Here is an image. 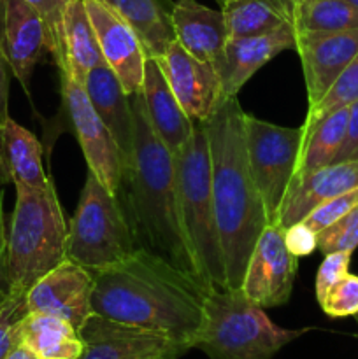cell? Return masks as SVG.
<instances>
[{
  "mask_svg": "<svg viewBox=\"0 0 358 359\" xmlns=\"http://www.w3.org/2000/svg\"><path fill=\"white\" fill-rule=\"evenodd\" d=\"M350 107H340L319 119L302 140V151L298 156L295 175L307 174L316 168L333 163L340 146L344 142Z\"/></svg>",
  "mask_w": 358,
  "mask_h": 359,
  "instance_id": "4316f807",
  "label": "cell"
},
{
  "mask_svg": "<svg viewBox=\"0 0 358 359\" xmlns=\"http://www.w3.org/2000/svg\"><path fill=\"white\" fill-rule=\"evenodd\" d=\"M354 319H357V325H358V314H357V316H354Z\"/></svg>",
  "mask_w": 358,
  "mask_h": 359,
  "instance_id": "f6af8a7d",
  "label": "cell"
},
{
  "mask_svg": "<svg viewBox=\"0 0 358 359\" xmlns=\"http://www.w3.org/2000/svg\"><path fill=\"white\" fill-rule=\"evenodd\" d=\"M179 209L200 273L211 290H227L223 251L211 181V153L204 123H195L188 142L174 154Z\"/></svg>",
  "mask_w": 358,
  "mask_h": 359,
  "instance_id": "8992f818",
  "label": "cell"
},
{
  "mask_svg": "<svg viewBox=\"0 0 358 359\" xmlns=\"http://www.w3.org/2000/svg\"><path fill=\"white\" fill-rule=\"evenodd\" d=\"M286 49H297V30L290 23L256 37L228 39L223 58L216 67L223 97H237L256 70Z\"/></svg>",
  "mask_w": 358,
  "mask_h": 359,
  "instance_id": "e0dca14e",
  "label": "cell"
},
{
  "mask_svg": "<svg viewBox=\"0 0 358 359\" xmlns=\"http://www.w3.org/2000/svg\"><path fill=\"white\" fill-rule=\"evenodd\" d=\"M154 60L188 118L193 123L206 121L223 98L216 69L190 55L178 41L168 44L161 58Z\"/></svg>",
  "mask_w": 358,
  "mask_h": 359,
  "instance_id": "5bb4252c",
  "label": "cell"
},
{
  "mask_svg": "<svg viewBox=\"0 0 358 359\" xmlns=\"http://www.w3.org/2000/svg\"><path fill=\"white\" fill-rule=\"evenodd\" d=\"M314 2V0H283L284 7H286L288 11V16H290L291 13H295L297 9H300V7L307 6V4Z\"/></svg>",
  "mask_w": 358,
  "mask_h": 359,
  "instance_id": "60d3db41",
  "label": "cell"
},
{
  "mask_svg": "<svg viewBox=\"0 0 358 359\" xmlns=\"http://www.w3.org/2000/svg\"><path fill=\"white\" fill-rule=\"evenodd\" d=\"M62 114L67 126L76 135L81 151L86 158L88 170L114 195L121 177L123 158L114 137L95 112L84 86L70 77L60 76Z\"/></svg>",
  "mask_w": 358,
  "mask_h": 359,
  "instance_id": "9c48e42d",
  "label": "cell"
},
{
  "mask_svg": "<svg viewBox=\"0 0 358 359\" xmlns=\"http://www.w3.org/2000/svg\"><path fill=\"white\" fill-rule=\"evenodd\" d=\"M221 13L228 39L256 37L290 23L283 0H228Z\"/></svg>",
  "mask_w": 358,
  "mask_h": 359,
  "instance_id": "484cf974",
  "label": "cell"
},
{
  "mask_svg": "<svg viewBox=\"0 0 358 359\" xmlns=\"http://www.w3.org/2000/svg\"><path fill=\"white\" fill-rule=\"evenodd\" d=\"M0 53L28 93L35 67L49 53V34L44 18L25 0H0Z\"/></svg>",
  "mask_w": 358,
  "mask_h": 359,
  "instance_id": "7c38bea8",
  "label": "cell"
},
{
  "mask_svg": "<svg viewBox=\"0 0 358 359\" xmlns=\"http://www.w3.org/2000/svg\"><path fill=\"white\" fill-rule=\"evenodd\" d=\"M244 139L249 168L262 196L267 224H277L288 186L297 172L304 140L302 128H284L246 114Z\"/></svg>",
  "mask_w": 358,
  "mask_h": 359,
  "instance_id": "ba28073f",
  "label": "cell"
},
{
  "mask_svg": "<svg viewBox=\"0 0 358 359\" xmlns=\"http://www.w3.org/2000/svg\"><path fill=\"white\" fill-rule=\"evenodd\" d=\"M351 255H353L351 251H333L325 255V259L316 272V300H321L333 284H337L344 276L350 273Z\"/></svg>",
  "mask_w": 358,
  "mask_h": 359,
  "instance_id": "836d02e7",
  "label": "cell"
},
{
  "mask_svg": "<svg viewBox=\"0 0 358 359\" xmlns=\"http://www.w3.org/2000/svg\"><path fill=\"white\" fill-rule=\"evenodd\" d=\"M358 100V55L351 60L350 65L343 70L336 83L332 84L325 97L314 105L307 107V116L302 123V137L312 130V126L325 118L330 112L337 111L340 107H350L353 102Z\"/></svg>",
  "mask_w": 358,
  "mask_h": 359,
  "instance_id": "f1b7e54d",
  "label": "cell"
},
{
  "mask_svg": "<svg viewBox=\"0 0 358 359\" xmlns=\"http://www.w3.org/2000/svg\"><path fill=\"white\" fill-rule=\"evenodd\" d=\"M263 311L241 287L211 290L193 349H200L209 359H270L305 333L274 325Z\"/></svg>",
  "mask_w": 358,
  "mask_h": 359,
  "instance_id": "5b68a950",
  "label": "cell"
},
{
  "mask_svg": "<svg viewBox=\"0 0 358 359\" xmlns=\"http://www.w3.org/2000/svg\"><path fill=\"white\" fill-rule=\"evenodd\" d=\"M358 188V160L330 163L302 175H293L279 210L277 224L288 228L333 196Z\"/></svg>",
  "mask_w": 358,
  "mask_h": 359,
  "instance_id": "ac0fdd59",
  "label": "cell"
},
{
  "mask_svg": "<svg viewBox=\"0 0 358 359\" xmlns=\"http://www.w3.org/2000/svg\"><path fill=\"white\" fill-rule=\"evenodd\" d=\"M297 32H340L358 28V7L346 0H314L290 14Z\"/></svg>",
  "mask_w": 358,
  "mask_h": 359,
  "instance_id": "83f0119b",
  "label": "cell"
},
{
  "mask_svg": "<svg viewBox=\"0 0 358 359\" xmlns=\"http://www.w3.org/2000/svg\"><path fill=\"white\" fill-rule=\"evenodd\" d=\"M175 41L200 62L216 69L223 58L228 41L227 25L221 11L202 6L197 0H178L172 7Z\"/></svg>",
  "mask_w": 358,
  "mask_h": 359,
  "instance_id": "d6986e66",
  "label": "cell"
},
{
  "mask_svg": "<svg viewBox=\"0 0 358 359\" xmlns=\"http://www.w3.org/2000/svg\"><path fill=\"white\" fill-rule=\"evenodd\" d=\"M84 91H86L98 118L114 137L116 144L121 151L123 163H126L133 153L132 107H130V98L123 90L118 76L105 60H100L88 74L86 81H84Z\"/></svg>",
  "mask_w": 358,
  "mask_h": 359,
  "instance_id": "44dd1931",
  "label": "cell"
},
{
  "mask_svg": "<svg viewBox=\"0 0 358 359\" xmlns=\"http://www.w3.org/2000/svg\"><path fill=\"white\" fill-rule=\"evenodd\" d=\"M7 297H9V291H0V311H2L4 304H6Z\"/></svg>",
  "mask_w": 358,
  "mask_h": 359,
  "instance_id": "b9f144b4",
  "label": "cell"
},
{
  "mask_svg": "<svg viewBox=\"0 0 358 359\" xmlns=\"http://www.w3.org/2000/svg\"><path fill=\"white\" fill-rule=\"evenodd\" d=\"M318 304L329 318H354L358 314V276H344Z\"/></svg>",
  "mask_w": 358,
  "mask_h": 359,
  "instance_id": "4dcf8cb0",
  "label": "cell"
},
{
  "mask_svg": "<svg viewBox=\"0 0 358 359\" xmlns=\"http://www.w3.org/2000/svg\"><path fill=\"white\" fill-rule=\"evenodd\" d=\"M133 119V153L123 163L114 196L135 249L151 252L202 284L179 209L174 154L158 139L147 119L142 93L128 95Z\"/></svg>",
  "mask_w": 358,
  "mask_h": 359,
  "instance_id": "6da1fadb",
  "label": "cell"
},
{
  "mask_svg": "<svg viewBox=\"0 0 358 359\" xmlns=\"http://www.w3.org/2000/svg\"><path fill=\"white\" fill-rule=\"evenodd\" d=\"M104 60L83 0H70L62 16V49L56 67L60 76L84 86L88 74Z\"/></svg>",
  "mask_w": 358,
  "mask_h": 359,
  "instance_id": "7402d4cb",
  "label": "cell"
},
{
  "mask_svg": "<svg viewBox=\"0 0 358 359\" xmlns=\"http://www.w3.org/2000/svg\"><path fill=\"white\" fill-rule=\"evenodd\" d=\"M284 244L288 251L297 258L309 256L318 249V233L309 228L304 221L284 228Z\"/></svg>",
  "mask_w": 358,
  "mask_h": 359,
  "instance_id": "d590c367",
  "label": "cell"
},
{
  "mask_svg": "<svg viewBox=\"0 0 358 359\" xmlns=\"http://www.w3.org/2000/svg\"><path fill=\"white\" fill-rule=\"evenodd\" d=\"M4 163L13 184L34 189L53 186L42 165V146L37 137L9 118L2 135Z\"/></svg>",
  "mask_w": 358,
  "mask_h": 359,
  "instance_id": "d4e9b609",
  "label": "cell"
},
{
  "mask_svg": "<svg viewBox=\"0 0 358 359\" xmlns=\"http://www.w3.org/2000/svg\"><path fill=\"white\" fill-rule=\"evenodd\" d=\"M358 248V203L337 223L318 233V249L323 255L351 251Z\"/></svg>",
  "mask_w": 358,
  "mask_h": 359,
  "instance_id": "f546056e",
  "label": "cell"
},
{
  "mask_svg": "<svg viewBox=\"0 0 358 359\" xmlns=\"http://www.w3.org/2000/svg\"><path fill=\"white\" fill-rule=\"evenodd\" d=\"M309 107L325 97L337 77L358 55V28L340 32H297Z\"/></svg>",
  "mask_w": 358,
  "mask_h": 359,
  "instance_id": "2e32d148",
  "label": "cell"
},
{
  "mask_svg": "<svg viewBox=\"0 0 358 359\" xmlns=\"http://www.w3.org/2000/svg\"><path fill=\"white\" fill-rule=\"evenodd\" d=\"M354 160H358V100L350 105L346 135H344V142L340 146L333 163H343V161Z\"/></svg>",
  "mask_w": 358,
  "mask_h": 359,
  "instance_id": "74e56055",
  "label": "cell"
},
{
  "mask_svg": "<svg viewBox=\"0 0 358 359\" xmlns=\"http://www.w3.org/2000/svg\"><path fill=\"white\" fill-rule=\"evenodd\" d=\"M16 188V203L7 226L9 293L27 294L39 279L67 259V224L55 184Z\"/></svg>",
  "mask_w": 358,
  "mask_h": 359,
  "instance_id": "277c9868",
  "label": "cell"
},
{
  "mask_svg": "<svg viewBox=\"0 0 358 359\" xmlns=\"http://www.w3.org/2000/svg\"><path fill=\"white\" fill-rule=\"evenodd\" d=\"M216 2H218V4H220V6H225V4H227V2H228V0H216Z\"/></svg>",
  "mask_w": 358,
  "mask_h": 359,
  "instance_id": "ee69618b",
  "label": "cell"
},
{
  "mask_svg": "<svg viewBox=\"0 0 358 359\" xmlns=\"http://www.w3.org/2000/svg\"><path fill=\"white\" fill-rule=\"evenodd\" d=\"M93 270L67 258L46 273L25 297L27 312H44L69 321L79 332L91 311Z\"/></svg>",
  "mask_w": 358,
  "mask_h": 359,
  "instance_id": "4fadbf2b",
  "label": "cell"
},
{
  "mask_svg": "<svg viewBox=\"0 0 358 359\" xmlns=\"http://www.w3.org/2000/svg\"><path fill=\"white\" fill-rule=\"evenodd\" d=\"M9 65L6 58L0 53V189L2 186L9 184L11 179L7 175L6 163H4V151H2V135L7 121H9V111H7V102H9Z\"/></svg>",
  "mask_w": 358,
  "mask_h": 359,
  "instance_id": "8d00e7d4",
  "label": "cell"
},
{
  "mask_svg": "<svg viewBox=\"0 0 358 359\" xmlns=\"http://www.w3.org/2000/svg\"><path fill=\"white\" fill-rule=\"evenodd\" d=\"M88 11L100 53L114 70L126 95L142 90L147 55L128 23L102 0H83Z\"/></svg>",
  "mask_w": 358,
  "mask_h": 359,
  "instance_id": "9a60e30c",
  "label": "cell"
},
{
  "mask_svg": "<svg viewBox=\"0 0 358 359\" xmlns=\"http://www.w3.org/2000/svg\"><path fill=\"white\" fill-rule=\"evenodd\" d=\"M25 2L30 4L44 18L49 34V55L56 63L62 49V16L70 0H25Z\"/></svg>",
  "mask_w": 358,
  "mask_h": 359,
  "instance_id": "e575fe53",
  "label": "cell"
},
{
  "mask_svg": "<svg viewBox=\"0 0 358 359\" xmlns=\"http://www.w3.org/2000/svg\"><path fill=\"white\" fill-rule=\"evenodd\" d=\"M357 203L358 188H353L350 189V191L340 193V195L319 203V205L316 207V209H312L302 221H304L309 228H312L316 233H319V231L326 230V228L332 226L333 223H337L340 217L346 216Z\"/></svg>",
  "mask_w": 358,
  "mask_h": 359,
  "instance_id": "1f68e13d",
  "label": "cell"
},
{
  "mask_svg": "<svg viewBox=\"0 0 358 359\" xmlns=\"http://www.w3.org/2000/svg\"><path fill=\"white\" fill-rule=\"evenodd\" d=\"M144 109L158 139L172 154L178 153L193 133L195 123L188 118L175 95L172 93L160 65L154 58L146 60L142 90Z\"/></svg>",
  "mask_w": 358,
  "mask_h": 359,
  "instance_id": "ffe728a7",
  "label": "cell"
},
{
  "mask_svg": "<svg viewBox=\"0 0 358 359\" xmlns=\"http://www.w3.org/2000/svg\"><path fill=\"white\" fill-rule=\"evenodd\" d=\"M132 27L147 58H161L175 41L172 0H102Z\"/></svg>",
  "mask_w": 358,
  "mask_h": 359,
  "instance_id": "cb8c5ba5",
  "label": "cell"
},
{
  "mask_svg": "<svg viewBox=\"0 0 358 359\" xmlns=\"http://www.w3.org/2000/svg\"><path fill=\"white\" fill-rule=\"evenodd\" d=\"M298 258L284 244V228L267 224L248 259L241 290L262 309L286 305L293 291Z\"/></svg>",
  "mask_w": 358,
  "mask_h": 359,
  "instance_id": "8fae6325",
  "label": "cell"
},
{
  "mask_svg": "<svg viewBox=\"0 0 358 359\" xmlns=\"http://www.w3.org/2000/svg\"><path fill=\"white\" fill-rule=\"evenodd\" d=\"M209 291L151 252L135 249L125 259L93 270L91 311L140 326L193 347Z\"/></svg>",
  "mask_w": 358,
  "mask_h": 359,
  "instance_id": "7a4b0ae2",
  "label": "cell"
},
{
  "mask_svg": "<svg viewBox=\"0 0 358 359\" xmlns=\"http://www.w3.org/2000/svg\"><path fill=\"white\" fill-rule=\"evenodd\" d=\"M244 118L237 97H223L204 121L227 290L241 287L253 248L267 226L262 196L246 153Z\"/></svg>",
  "mask_w": 358,
  "mask_h": 359,
  "instance_id": "3957f363",
  "label": "cell"
},
{
  "mask_svg": "<svg viewBox=\"0 0 358 359\" xmlns=\"http://www.w3.org/2000/svg\"><path fill=\"white\" fill-rule=\"evenodd\" d=\"M27 294L9 293L2 311H0V359L7 356L14 346H18V328L20 321L27 316L25 305Z\"/></svg>",
  "mask_w": 358,
  "mask_h": 359,
  "instance_id": "d6a6232c",
  "label": "cell"
},
{
  "mask_svg": "<svg viewBox=\"0 0 358 359\" xmlns=\"http://www.w3.org/2000/svg\"><path fill=\"white\" fill-rule=\"evenodd\" d=\"M346 2H350V4H351V6L358 7V0H346Z\"/></svg>",
  "mask_w": 358,
  "mask_h": 359,
  "instance_id": "7bdbcfd3",
  "label": "cell"
},
{
  "mask_svg": "<svg viewBox=\"0 0 358 359\" xmlns=\"http://www.w3.org/2000/svg\"><path fill=\"white\" fill-rule=\"evenodd\" d=\"M0 291H9L7 284V226L4 219V193L0 189Z\"/></svg>",
  "mask_w": 358,
  "mask_h": 359,
  "instance_id": "f35d334b",
  "label": "cell"
},
{
  "mask_svg": "<svg viewBox=\"0 0 358 359\" xmlns=\"http://www.w3.org/2000/svg\"><path fill=\"white\" fill-rule=\"evenodd\" d=\"M18 344L37 359H77L83 353L79 332L65 319L27 312L18 328Z\"/></svg>",
  "mask_w": 358,
  "mask_h": 359,
  "instance_id": "603a6c76",
  "label": "cell"
},
{
  "mask_svg": "<svg viewBox=\"0 0 358 359\" xmlns=\"http://www.w3.org/2000/svg\"><path fill=\"white\" fill-rule=\"evenodd\" d=\"M4 359H37V358H35L30 351L25 349L23 346H20V344H18V346H14L13 349L7 353V356Z\"/></svg>",
  "mask_w": 358,
  "mask_h": 359,
  "instance_id": "ab89813d",
  "label": "cell"
},
{
  "mask_svg": "<svg viewBox=\"0 0 358 359\" xmlns=\"http://www.w3.org/2000/svg\"><path fill=\"white\" fill-rule=\"evenodd\" d=\"M135 251L116 196L88 170L67 230V258L90 270L112 265Z\"/></svg>",
  "mask_w": 358,
  "mask_h": 359,
  "instance_id": "52a82bcc",
  "label": "cell"
},
{
  "mask_svg": "<svg viewBox=\"0 0 358 359\" xmlns=\"http://www.w3.org/2000/svg\"><path fill=\"white\" fill-rule=\"evenodd\" d=\"M83 353L77 359H179L188 342L140 326L91 314L79 330Z\"/></svg>",
  "mask_w": 358,
  "mask_h": 359,
  "instance_id": "30bf717a",
  "label": "cell"
}]
</instances>
